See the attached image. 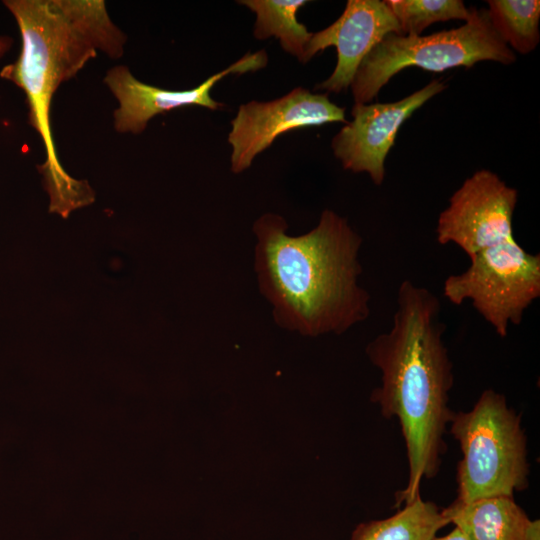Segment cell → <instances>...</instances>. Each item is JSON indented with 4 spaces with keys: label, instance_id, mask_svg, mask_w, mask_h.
<instances>
[{
    "label": "cell",
    "instance_id": "obj_1",
    "mask_svg": "<svg viewBox=\"0 0 540 540\" xmlns=\"http://www.w3.org/2000/svg\"><path fill=\"white\" fill-rule=\"evenodd\" d=\"M441 303L428 288L403 280L397 290L391 328L366 346L381 372V385L371 394L382 416L396 418L408 460V482L396 494V505L420 496L423 479L438 473L446 450L444 434L454 412L449 392L453 364L445 346Z\"/></svg>",
    "mask_w": 540,
    "mask_h": 540
},
{
    "label": "cell",
    "instance_id": "obj_2",
    "mask_svg": "<svg viewBox=\"0 0 540 540\" xmlns=\"http://www.w3.org/2000/svg\"><path fill=\"white\" fill-rule=\"evenodd\" d=\"M274 213L253 225L254 267L275 322L304 336L342 334L370 316V294L359 283L362 237L324 210L311 231L291 236Z\"/></svg>",
    "mask_w": 540,
    "mask_h": 540
},
{
    "label": "cell",
    "instance_id": "obj_3",
    "mask_svg": "<svg viewBox=\"0 0 540 540\" xmlns=\"http://www.w3.org/2000/svg\"><path fill=\"white\" fill-rule=\"evenodd\" d=\"M22 39L18 58L0 77L26 95L28 120L42 139L46 159L38 169L49 195V212L62 218L95 201L86 180L62 167L52 135L50 110L63 82L75 77L98 52L110 58L124 53L126 35L111 20L103 0H5Z\"/></svg>",
    "mask_w": 540,
    "mask_h": 540
},
{
    "label": "cell",
    "instance_id": "obj_4",
    "mask_svg": "<svg viewBox=\"0 0 540 540\" xmlns=\"http://www.w3.org/2000/svg\"><path fill=\"white\" fill-rule=\"evenodd\" d=\"M450 433L462 452L456 501L513 496L528 487L527 438L521 415L503 394L484 390L470 411L454 413Z\"/></svg>",
    "mask_w": 540,
    "mask_h": 540
},
{
    "label": "cell",
    "instance_id": "obj_5",
    "mask_svg": "<svg viewBox=\"0 0 540 540\" xmlns=\"http://www.w3.org/2000/svg\"><path fill=\"white\" fill-rule=\"evenodd\" d=\"M487 60L511 64L516 55L493 29L487 10L472 7L458 28L426 36L387 34L363 59L350 88L355 104H368L405 68L441 72Z\"/></svg>",
    "mask_w": 540,
    "mask_h": 540
},
{
    "label": "cell",
    "instance_id": "obj_6",
    "mask_svg": "<svg viewBox=\"0 0 540 540\" xmlns=\"http://www.w3.org/2000/svg\"><path fill=\"white\" fill-rule=\"evenodd\" d=\"M443 296L454 305L471 301L504 338L540 296V254L526 251L515 238L480 251L465 271L445 279Z\"/></svg>",
    "mask_w": 540,
    "mask_h": 540
},
{
    "label": "cell",
    "instance_id": "obj_7",
    "mask_svg": "<svg viewBox=\"0 0 540 540\" xmlns=\"http://www.w3.org/2000/svg\"><path fill=\"white\" fill-rule=\"evenodd\" d=\"M518 192L489 170H478L450 197L437 220L436 239L453 243L470 258L514 238L512 218Z\"/></svg>",
    "mask_w": 540,
    "mask_h": 540
},
{
    "label": "cell",
    "instance_id": "obj_8",
    "mask_svg": "<svg viewBox=\"0 0 540 540\" xmlns=\"http://www.w3.org/2000/svg\"><path fill=\"white\" fill-rule=\"evenodd\" d=\"M333 122L347 123L345 108L333 103L328 93H312L302 87L275 100L242 104L228 134L231 171L241 173L249 168L281 134Z\"/></svg>",
    "mask_w": 540,
    "mask_h": 540
},
{
    "label": "cell",
    "instance_id": "obj_9",
    "mask_svg": "<svg viewBox=\"0 0 540 540\" xmlns=\"http://www.w3.org/2000/svg\"><path fill=\"white\" fill-rule=\"evenodd\" d=\"M446 88L432 80L422 89L391 103L354 104L352 121L332 139L334 156L346 170L366 172L375 185L385 178V159L402 124L430 98Z\"/></svg>",
    "mask_w": 540,
    "mask_h": 540
},
{
    "label": "cell",
    "instance_id": "obj_10",
    "mask_svg": "<svg viewBox=\"0 0 540 540\" xmlns=\"http://www.w3.org/2000/svg\"><path fill=\"white\" fill-rule=\"evenodd\" d=\"M264 50L248 52L226 69L211 75L199 86L189 90H167L136 79L129 68L117 65L109 69L104 83L117 99L119 106L113 113L114 128L118 133L140 134L148 122L158 114L185 106H202L216 110L224 105L210 94L212 87L231 73L256 71L267 65Z\"/></svg>",
    "mask_w": 540,
    "mask_h": 540
},
{
    "label": "cell",
    "instance_id": "obj_11",
    "mask_svg": "<svg viewBox=\"0 0 540 540\" xmlns=\"http://www.w3.org/2000/svg\"><path fill=\"white\" fill-rule=\"evenodd\" d=\"M390 33L401 35L398 22L385 1L348 0L335 22L312 33L307 49L308 61L327 47L334 46L337 50L333 73L315 89L326 93L346 91L366 55Z\"/></svg>",
    "mask_w": 540,
    "mask_h": 540
},
{
    "label": "cell",
    "instance_id": "obj_12",
    "mask_svg": "<svg viewBox=\"0 0 540 540\" xmlns=\"http://www.w3.org/2000/svg\"><path fill=\"white\" fill-rule=\"evenodd\" d=\"M468 540H529L534 520L513 496H495L468 503L454 501L442 509Z\"/></svg>",
    "mask_w": 540,
    "mask_h": 540
},
{
    "label": "cell",
    "instance_id": "obj_13",
    "mask_svg": "<svg viewBox=\"0 0 540 540\" xmlns=\"http://www.w3.org/2000/svg\"><path fill=\"white\" fill-rule=\"evenodd\" d=\"M448 524L434 502L418 496L388 518L359 524L351 540H432Z\"/></svg>",
    "mask_w": 540,
    "mask_h": 540
},
{
    "label": "cell",
    "instance_id": "obj_14",
    "mask_svg": "<svg viewBox=\"0 0 540 540\" xmlns=\"http://www.w3.org/2000/svg\"><path fill=\"white\" fill-rule=\"evenodd\" d=\"M256 14L254 37L260 40L275 37L283 50L306 63L307 49L312 36L305 25L297 20V12L306 0H241Z\"/></svg>",
    "mask_w": 540,
    "mask_h": 540
},
{
    "label": "cell",
    "instance_id": "obj_15",
    "mask_svg": "<svg viewBox=\"0 0 540 540\" xmlns=\"http://www.w3.org/2000/svg\"><path fill=\"white\" fill-rule=\"evenodd\" d=\"M487 3L492 27L507 46L521 54H528L537 47L540 1L489 0Z\"/></svg>",
    "mask_w": 540,
    "mask_h": 540
},
{
    "label": "cell",
    "instance_id": "obj_16",
    "mask_svg": "<svg viewBox=\"0 0 540 540\" xmlns=\"http://www.w3.org/2000/svg\"><path fill=\"white\" fill-rule=\"evenodd\" d=\"M396 18L401 35L420 36L423 30L436 22L464 20L471 15L461 0H385Z\"/></svg>",
    "mask_w": 540,
    "mask_h": 540
},
{
    "label": "cell",
    "instance_id": "obj_17",
    "mask_svg": "<svg viewBox=\"0 0 540 540\" xmlns=\"http://www.w3.org/2000/svg\"><path fill=\"white\" fill-rule=\"evenodd\" d=\"M432 540H468V539L459 528L455 527L450 533L441 537L435 536Z\"/></svg>",
    "mask_w": 540,
    "mask_h": 540
},
{
    "label": "cell",
    "instance_id": "obj_18",
    "mask_svg": "<svg viewBox=\"0 0 540 540\" xmlns=\"http://www.w3.org/2000/svg\"><path fill=\"white\" fill-rule=\"evenodd\" d=\"M12 43L13 40L9 36L0 35V58L6 54Z\"/></svg>",
    "mask_w": 540,
    "mask_h": 540
}]
</instances>
